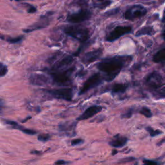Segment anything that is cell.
Instances as JSON below:
<instances>
[{
	"mask_svg": "<svg viewBox=\"0 0 165 165\" xmlns=\"http://www.w3.org/2000/svg\"><path fill=\"white\" fill-rule=\"evenodd\" d=\"M132 57L129 56H117L102 60L97 65V68L105 74L104 79L107 81H111L119 74L123 68L132 61Z\"/></svg>",
	"mask_w": 165,
	"mask_h": 165,
	"instance_id": "obj_1",
	"label": "cell"
},
{
	"mask_svg": "<svg viewBox=\"0 0 165 165\" xmlns=\"http://www.w3.org/2000/svg\"><path fill=\"white\" fill-rule=\"evenodd\" d=\"M67 35L82 43H85L90 38V31L88 28L81 26H67L64 28Z\"/></svg>",
	"mask_w": 165,
	"mask_h": 165,
	"instance_id": "obj_2",
	"label": "cell"
},
{
	"mask_svg": "<svg viewBox=\"0 0 165 165\" xmlns=\"http://www.w3.org/2000/svg\"><path fill=\"white\" fill-rule=\"evenodd\" d=\"M74 69L75 67H73L65 70L52 72L51 73V77L54 83L57 85H65L69 84L70 81V76L74 72Z\"/></svg>",
	"mask_w": 165,
	"mask_h": 165,
	"instance_id": "obj_3",
	"label": "cell"
},
{
	"mask_svg": "<svg viewBox=\"0 0 165 165\" xmlns=\"http://www.w3.org/2000/svg\"><path fill=\"white\" fill-rule=\"evenodd\" d=\"M146 84L152 90H157L165 85V79L158 72L154 71L149 74Z\"/></svg>",
	"mask_w": 165,
	"mask_h": 165,
	"instance_id": "obj_4",
	"label": "cell"
},
{
	"mask_svg": "<svg viewBox=\"0 0 165 165\" xmlns=\"http://www.w3.org/2000/svg\"><path fill=\"white\" fill-rule=\"evenodd\" d=\"M147 10L142 5H135L128 9L124 14V18L126 20H133L136 18H140L145 15Z\"/></svg>",
	"mask_w": 165,
	"mask_h": 165,
	"instance_id": "obj_5",
	"label": "cell"
},
{
	"mask_svg": "<svg viewBox=\"0 0 165 165\" xmlns=\"http://www.w3.org/2000/svg\"><path fill=\"white\" fill-rule=\"evenodd\" d=\"M132 32V27L130 26H117L110 32L106 37L105 40L108 42H113L127 34Z\"/></svg>",
	"mask_w": 165,
	"mask_h": 165,
	"instance_id": "obj_6",
	"label": "cell"
},
{
	"mask_svg": "<svg viewBox=\"0 0 165 165\" xmlns=\"http://www.w3.org/2000/svg\"><path fill=\"white\" fill-rule=\"evenodd\" d=\"M102 81H103V78H102L101 75L98 73L94 74L89 77L84 83L81 89L79 91V94L82 95V94L86 93V92H88L90 89L95 88L100 85Z\"/></svg>",
	"mask_w": 165,
	"mask_h": 165,
	"instance_id": "obj_7",
	"label": "cell"
},
{
	"mask_svg": "<svg viewBox=\"0 0 165 165\" xmlns=\"http://www.w3.org/2000/svg\"><path fill=\"white\" fill-rule=\"evenodd\" d=\"M49 94L56 99H63L65 101H72L73 98V90L70 88H65L46 91Z\"/></svg>",
	"mask_w": 165,
	"mask_h": 165,
	"instance_id": "obj_8",
	"label": "cell"
},
{
	"mask_svg": "<svg viewBox=\"0 0 165 165\" xmlns=\"http://www.w3.org/2000/svg\"><path fill=\"white\" fill-rule=\"evenodd\" d=\"M92 13L88 10H81L80 11L69 14L67 16V20L70 23H79L90 19Z\"/></svg>",
	"mask_w": 165,
	"mask_h": 165,
	"instance_id": "obj_9",
	"label": "cell"
},
{
	"mask_svg": "<svg viewBox=\"0 0 165 165\" xmlns=\"http://www.w3.org/2000/svg\"><path fill=\"white\" fill-rule=\"evenodd\" d=\"M102 54H103V50L101 48L94 50L92 51H90L85 53L82 57L81 61L84 64L88 65L100 58Z\"/></svg>",
	"mask_w": 165,
	"mask_h": 165,
	"instance_id": "obj_10",
	"label": "cell"
},
{
	"mask_svg": "<svg viewBox=\"0 0 165 165\" xmlns=\"http://www.w3.org/2000/svg\"><path fill=\"white\" fill-rule=\"evenodd\" d=\"M73 61H74V57L72 56H67L64 58L57 61L56 63H54L53 67L52 68V72H57L61 71L64 70V69L69 67L70 65H71Z\"/></svg>",
	"mask_w": 165,
	"mask_h": 165,
	"instance_id": "obj_11",
	"label": "cell"
},
{
	"mask_svg": "<svg viewBox=\"0 0 165 165\" xmlns=\"http://www.w3.org/2000/svg\"><path fill=\"white\" fill-rule=\"evenodd\" d=\"M102 109H103V108H102L101 106L97 105H94L88 107L77 119L80 120V121L88 119L90 118V117H93L94 116H95L96 114H98L99 112H100L102 110Z\"/></svg>",
	"mask_w": 165,
	"mask_h": 165,
	"instance_id": "obj_12",
	"label": "cell"
},
{
	"mask_svg": "<svg viewBox=\"0 0 165 165\" xmlns=\"http://www.w3.org/2000/svg\"><path fill=\"white\" fill-rule=\"evenodd\" d=\"M29 82L33 85L43 86L49 83V78L44 74H33L29 78Z\"/></svg>",
	"mask_w": 165,
	"mask_h": 165,
	"instance_id": "obj_13",
	"label": "cell"
},
{
	"mask_svg": "<svg viewBox=\"0 0 165 165\" xmlns=\"http://www.w3.org/2000/svg\"><path fill=\"white\" fill-rule=\"evenodd\" d=\"M128 138L124 137V136H121L119 134L116 135L114 137L113 139L109 142V145L114 148H121L127 143L128 142Z\"/></svg>",
	"mask_w": 165,
	"mask_h": 165,
	"instance_id": "obj_14",
	"label": "cell"
},
{
	"mask_svg": "<svg viewBox=\"0 0 165 165\" xmlns=\"http://www.w3.org/2000/svg\"><path fill=\"white\" fill-rule=\"evenodd\" d=\"M48 25V21H45V20L40 21V22L36 23H34V24L29 26L28 28L23 30V31L25 33H30L36 30H39V29H41V28H45L46 27H47V25Z\"/></svg>",
	"mask_w": 165,
	"mask_h": 165,
	"instance_id": "obj_15",
	"label": "cell"
},
{
	"mask_svg": "<svg viewBox=\"0 0 165 165\" xmlns=\"http://www.w3.org/2000/svg\"><path fill=\"white\" fill-rule=\"evenodd\" d=\"M156 34V31L154 29V28L151 26H148V27H145L141 28V29L138 30L135 33V36L137 37H139L141 36L145 35H148V36H152Z\"/></svg>",
	"mask_w": 165,
	"mask_h": 165,
	"instance_id": "obj_16",
	"label": "cell"
},
{
	"mask_svg": "<svg viewBox=\"0 0 165 165\" xmlns=\"http://www.w3.org/2000/svg\"><path fill=\"white\" fill-rule=\"evenodd\" d=\"M128 85L123 83H116L112 88V94H121L124 93L127 90L128 88Z\"/></svg>",
	"mask_w": 165,
	"mask_h": 165,
	"instance_id": "obj_17",
	"label": "cell"
},
{
	"mask_svg": "<svg viewBox=\"0 0 165 165\" xmlns=\"http://www.w3.org/2000/svg\"><path fill=\"white\" fill-rule=\"evenodd\" d=\"M153 61L157 63L165 62V48L159 50L158 52H156L153 56Z\"/></svg>",
	"mask_w": 165,
	"mask_h": 165,
	"instance_id": "obj_18",
	"label": "cell"
},
{
	"mask_svg": "<svg viewBox=\"0 0 165 165\" xmlns=\"http://www.w3.org/2000/svg\"><path fill=\"white\" fill-rule=\"evenodd\" d=\"M75 123H65L63 124H61L59 126V130L63 132H71L72 130H74L75 128Z\"/></svg>",
	"mask_w": 165,
	"mask_h": 165,
	"instance_id": "obj_19",
	"label": "cell"
},
{
	"mask_svg": "<svg viewBox=\"0 0 165 165\" xmlns=\"http://www.w3.org/2000/svg\"><path fill=\"white\" fill-rule=\"evenodd\" d=\"M153 95L156 99H165V86L154 91Z\"/></svg>",
	"mask_w": 165,
	"mask_h": 165,
	"instance_id": "obj_20",
	"label": "cell"
},
{
	"mask_svg": "<svg viewBox=\"0 0 165 165\" xmlns=\"http://www.w3.org/2000/svg\"><path fill=\"white\" fill-rule=\"evenodd\" d=\"M146 130L149 133V134H150V135L152 137H156V136L159 135L160 134H161V133H163L162 131L159 130H154V128H152L150 127H146Z\"/></svg>",
	"mask_w": 165,
	"mask_h": 165,
	"instance_id": "obj_21",
	"label": "cell"
},
{
	"mask_svg": "<svg viewBox=\"0 0 165 165\" xmlns=\"http://www.w3.org/2000/svg\"><path fill=\"white\" fill-rule=\"evenodd\" d=\"M139 113L145 117H147V118H150V117H152V113L150 110L147 108V107H142V108L140 109Z\"/></svg>",
	"mask_w": 165,
	"mask_h": 165,
	"instance_id": "obj_22",
	"label": "cell"
},
{
	"mask_svg": "<svg viewBox=\"0 0 165 165\" xmlns=\"http://www.w3.org/2000/svg\"><path fill=\"white\" fill-rule=\"evenodd\" d=\"M23 38H24V36H18V37H16V38H7V41L9 42V43L15 44V43H20V42L22 41L23 40Z\"/></svg>",
	"mask_w": 165,
	"mask_h": 165,
	"instance_id": "obj_23",
	"label": "cell"
},
{
	"mask_svg": "<svg viewBox=\"0 0 165 165\" xmlns=\"http://www.w3.org/2000/svg\"><path fill=\"white\" fill-rule=\"evenodd\" d=\"M8 72V68L4 64L0 63V77H4Z\"/></svg>",
	"mask_w": 165,
	"mask_h": 165,
	"instance_id": "obj_24",
	"label": "cell"
},
{
	"mask_svg": "<svg viewBox=\"0 0 165 165\" xmlns=\"http://www.w3.org/2000/svg\"><path fill=\"white\" fill-rule=\"evenodd\" d=\"M51 136L49 134H47V133H42V134H40L38 135V139L39 141H41V142H46L48 141L50 139H51Z\"/></svg>",
	"mask_w": 165,
	"mask_h": 165,
	"instance_id": "obj_25",
	"label": "cell"
},
{
	"mask_svg": "<svg viewBox=\"0 0 165 165\" xmlns=\"http://www.w3.org/2000/svg\"><path fill=\"white\" fill-rule=\"evenodd\" d=\"M133 113V109L129 108V109H128L125 112V113H123L121 115V117L122 118L129 119L132 116Z\"/></svg>",
	"mask_w": 165,
	"mask_h": 165,
	"instance_id": "obj_26",
	"label": "cell"
},
{
	"mask_svg": "<svg viewBox=\"0 0 165 165\" xmlns=\"http://www.w3.org/2000/svg\"><path fill=\"white\" fill-rule=\"evenodd\" d=\"M20 130L22 131V132L26 133V134H28V135H35L37 133V132H36L34 130L28 129V128H25L24 127H22V128H21Z\"/></svg>",
	"mask_w": 165,
	"mask_h": 165,
	"instance_id": "obj_27",
	"label": "cell"
},
{
	"mask_svg": "<svg viewBox=\"0 0 165 165\" xmlns=\"http://www.w3.org/2000/svg\"><path fill=\"white\" fill-rule=\"evenodd\" d=\"M135 158H133V157H128V158H125L123 159H121V160L119 161V163H129V162H132L135 161Z\"/></svg>",
	"mask_w": 165,
	"mask_h": 165,
	"instance_id": "obj_28",
	"label": "cell"
},
{
	"mask_svg": "<svg viewBox=\"0 0 165 165\" xmlns=\"http://www.w3.org/2000/svg\"><path fill=\"white\" fill-rule=\"evenodd\" d=\"M5 123L7 124V125H9L10 126H12V128H17L19 127L20 125L18 123L15 122V121H9V120H6V121H5Z\"/></svg>",
	"mask_w": 165,
	"mask_h": 165,
	"instance_id": "obj_29",
	"label": "cell"
},
{
	"mask_svg": "<svg viewBox=\"0 0 165 165\" xmlns=\"http://www.w3.org/2000/svg\"><path fill=\"white\" fill-rule=\"evenodd\" d=\"M143 163V165H159L158 162L152 160H148V159H144Z\"/></svg>",
	"mask_w": 165,
	"mask_h": 165,
	"instance_id": "obj_30",
	"label": "cell"
},
{
	"mask_svg": "<svg viewBox=\"0 0 165 165\" xmlns=\"http://www.w3.org/2000/svg\"><path fill=\"white\" fill-rule=\"evenodd\" d=\"M84 142V141L82 139H75L72 140L71 141V145L72 146H75V145H80Z\"/></svg>",
	"mask_w": 165,
	"mask_h": 165,
	"instance_id": "obj_31",
	"label": "cell"
},
{
	"mask_svg": "<svg viewBox=\"0 0 165 165\" xmlns=\"http://www.w3.org/2000/svg\"><path fill=\"white\" fill-rule=\"evenodd\" d=\"M119 10V9H115L113 10H110V11L106 12L104 15H106V16H110V15L117 14V12H118Z\"/></svg>",
	"mask_w": 165,
	"mask_h": 165,
	"instance_id": "obj_32",
	"label": "cell"
},
{
	"mask_svg": "<svg viewBox=\"0 0 165 165\" xmlns=\"http://www.w3.org/2000/svg\"><path fill=\"white\" fill-rule=\"evenodd\" d=\"M36 11H37V9H36V8L35 7L29 5V8H28V9L27 10L28 13H29V14H33V13H35Z\"/></svg>",
	"mask_w": 165,
	"mask_h": 165,
	"instance_id": "obj_33",
	"label": "cell"
},
{
	"mask_svg": "<svg viewBox=\"0 0 165 165\" xmlns=\"http://www.w3.org/2000/svg\"><path fill=\"white\" fill-rule=\"evenodd\" d=\"M69 163V162H67L64 160H58L57 161L56 163H55V164L56 165H65L66 164Z\"/></svg>",
	"mask_w": 165,
	"mask_h": 165,
	"instance_id": "obj_34",
	"label": "cell"
},
{
	"mask_svg": "<svg viewBox=\"0 0 165 165\" xmlns=\"http://www.w3.org/2000/svg\"><path fill=\"white\" fill-rule=\"evenodd\" d=\"M111 3V1H104L103 3H102L101 5H99V7H100V8H104V7H106L108 6V5H109Z\"/></svg>",
	"mask_w": 165,
	"mask_h": 165,
	"instance_id": "obj_35",
	"label": "cell"
},
{
	"mask_svg": "<svg viewBox=\"0 0 165 165\" xmlns=\"http://www.w3.org/2000/svg\"><path fill=\"white\" fill-rule=\"evenodd\" d=\"M87 1L88 0H75V1H76L77 3H79L80 5L85 3L86 2H87Z\"/></svg>",
	"mask_w": 165,
	"mask_h": 165,
	"instance_id": "obj_36",
	"label": "cell"
},
{
	"mask_svg": "<svg viewBox=\"0 0 165 165\" xmlns=\"http://www.w3.org/2000/svg\"><path fill=\"white\" fill-rule=\"evenodd\" d=\"M164 142H165V139H162L161 141H159V142L158 143V146L161 145L162 144H163V143H164Z\"/></svg>",
	"mask_w": 165,
	"mask_h": 165,
	"instance_id": "obj_37",
	"label": "cell"
},
{
	"mask_svg": "<svg viewBox=\"0 0 165 165\" xmlns=\"http://www.w3.org/2000/svg\"><path fill=\"white\" fill-rule=\"evenodd\" d=\"M32 153L34 154H37V155H39V154H41V152H40V151H36V150L32 151Z\"/></svg>",
	"mask_w": 165,
	"mask_h": 165,
	"instance_id": "obj_38",
	"label": "cell"
},
{
	"mask_svg": "<svg viewBox=\"0 0 165 165\" xmlns=\"http://www.w3.org/2000/svg\"><path fill=\"white\" fill-rule=\"evenodd\" d=\"M162 22H165V9L164 10L163 14V18H162Z\"/></svg>",
	"mask_w": 165,
	"mask_h": 165,
	"instance_id": "obj_39",
	"label": "cell"
},
{
	"mask_svg": "<svg viewBox=\"0 0 165 165\" xmlns=\"http://www.w3.org/2000/svg\"><path fill=\"white\" fill-rule=\"evenodd\" d=\"M118 152V151H117V150H116V149H114L113 150V151H112V154L113 156H114V155H116V154Z\"/></svg>",
	"mask_w": 165,
	"mask_h": 165,
	"instance_id": "obj_40",
	"label": "cell"
},
{
	"mask_svg": "<svg viewBox=\"0 0 165 165\" xmlns=\"http://www.w3.org/2000/svg\"><path fill=\"white\" fill-rule=\"evenodd\" d=\"M163 39H164V40L165 41V29H164V30L163 31Z\"/></svg>",
	"mask_w": 165,
	"mask_h": 165,
	"instance_id": "obj_41",
	"label": "cell"
},
{
	"mask_svg": "<svg viewBox=\"0 0 165 165\" xmlns=\"http://www.w3.org/2000/svg\"><path fill=\"white\" fill-rule=\"evenodd\" d=\"M16 1H23V0H15Z\"/></svg>",
	"mask_w": 165,
	"mask_h": 165,
	"instance_id": "obj_42",
	"label": "cell"
},
{
	"mask_svg": "<svg viewBox=\"0 0 165 165\" xmlns=\"http://www.w3.org/2000/svg\"><path fill=\"white\" fill-rule=\"evenodd\" d=\"M98 1H105V0H98Z\"/></svg>",
	"mask_w": 165,
	"mask_h": 165,
	"instance_id": "obj_43",
	"label": "cell"
},
{
	"mask_svg": "<svg viewBox=\"0 0 165 165\" xmlns=\"http://www.w3.org/2000/svg\"><path fill=\"white\" fill-rule=\"evenodd\" d=\"M0 102H1V100H0Z\"/></svg>",
	"mask_w": 165,
	"mask_h": 165,
	"instance_id": "obj_44",
	"label": "cell"
}]
</instances>
